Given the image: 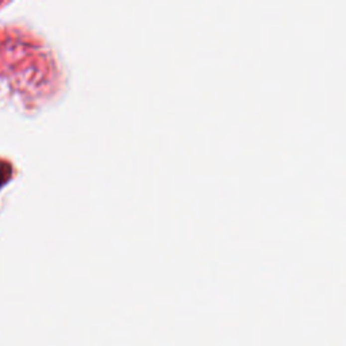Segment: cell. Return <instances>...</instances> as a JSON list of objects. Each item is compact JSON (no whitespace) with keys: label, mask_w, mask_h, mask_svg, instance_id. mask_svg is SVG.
<instances>
[{"label":"cell","mask_w":346,"mask_h":346,"mask_svg":"<svg viewBox=\"0 0 346 346\" xmlns=\"http://www.w3.org/2000/svg\"><path fill=\"white\" fill-rule=\"evenodd\" d=\"M5 169H10V165H8V164H5V162L0 161V187L4 184V181L10 177V176H5V173H7V175H10L11 171L5 172Z\"/></svg>","instance_id":"1"}]
</instances>
